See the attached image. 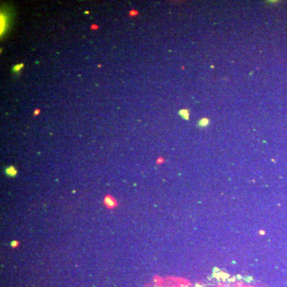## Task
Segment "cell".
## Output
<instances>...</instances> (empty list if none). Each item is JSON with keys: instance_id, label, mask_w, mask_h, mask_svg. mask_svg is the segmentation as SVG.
I'll return each mask as SVG.
<instances>
[{"instance_id": "1", "label": "cell", "mask_w": 287, "mask_h": 287, "mask_svg": "<svg viewBox=\"0 0 287 287\" xmlns=\"http://www.w3.org/2000/svg\"><path fill=\"white\" fill-rule=\"evenodd\" d=\"M104 205L106 206L108 208H110V209L114 208V207H116L117 206V200H116L113 196H109V195H108V196H106L104 197Z\"/></svg>"}, {"instance_id": "2", "label": "cell", "mask_w": 287, "mask_h": 287, "mask_svg": "<svg viewBox=\"0 0 287 287\" xmlns=\"http://www.w3.org/2000/svg\"><path fill=\"white\" fill-rule=\"evenodd\" d=\"M5 173H6L7 176L13 177V176H15L17 175V170L14 167L10 166L5 169Z\"/></svg>"}, {"instance_id": "3", "label": "cell", "mask_w": 287, "mask_h": 287, "mask_svg": "<svg viewBox=\"0 0 287 287\" xmlns=\"http://www.w3.org/2000/svg\"><path fill=\"white\" fill-rule=\"evenodd\" d=\"M7 21L6 19V16L2 13L1 14V34H3V33L5 32L7 28Z\"/></svg>"}, {"instance_id": "4", "label": "cell", "mask_w": 287, "mask_h": 287, "mask_svg": "<svg viewBox=\"0 0 287 287\" xmlns=\"http://www.w3.org/2000/svg\"><path fill=\"white\" fill-rule=\"evenodd\" d=\"M23 66H24V65H23V63L17 64V65H14L13 66V68H12V71H13L14 73H19V72L20 70H21V69L23 68Z\"/></svg>"}, {"instance_id": "5", "label": "cell", "mask_w": 287, "mask_h": 287, "mask_svg": "<svg viewBox=\"0 0 287 287\" xmlns=\"http://www.w3.org/2000/svg\"><path fill=\"white\" fill-rule=\"evenodd\" d=\"M19 242L18 241H13L11 242V246L14 248L18 247V246H19Z\"/></svg>"}]
</instances>
